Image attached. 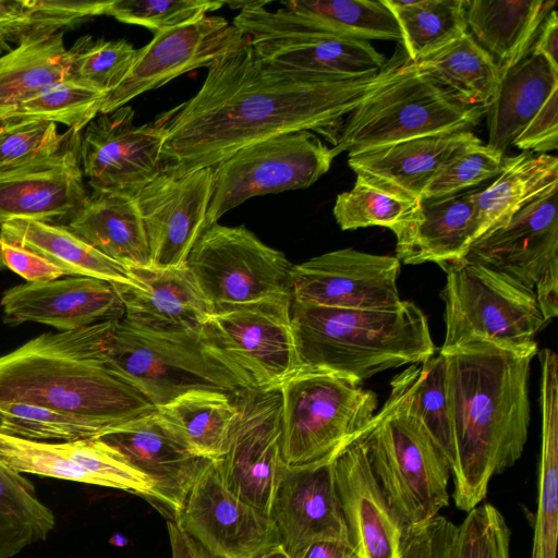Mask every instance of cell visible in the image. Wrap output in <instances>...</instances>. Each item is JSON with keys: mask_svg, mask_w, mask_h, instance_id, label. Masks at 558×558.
I'll return each mask as SVG.
<instances>
[{"mask_svg": "<svg viewBox=\"0 0 558 558\" xmlns=\"http://www.w3.org/2000/svg\"><path fill=\"white\" fill-rule=\"evenodd\" d=\"M408 61L398 47L376 73L329 77L267 62L250 40L211 63L193 97L156 118L165 135L160 172L215 167L245 146L299 131L333 147L345 118Z\"/></svg>", "mask_w": 558, "mask_h": 558, "instance_id": "obj_1", "label": "cell"}, {"mask_svg": "<svg viewBox=\"0 0 558 558\" xmlns=\"http://www.w3.org/2000/svg\"><path fill=\"white\" fill-rule=\"evenodd\" d=\"M439 352L454 452L453 499L458 509L469 512L486 497L490 478L512 466L524 450L534 354L489 342Z\"/></svg>", "mask_w": 558, "mask_h": 558, "instance_id": "obj_2", "label": "cell"}, {"mask_svg": "<svg viewBox=\"0 0 558 558\" xmlns=\"http://www.w3.org/2000/svg\"><path fill=\"white\" fill-rule=\"evenodd\" d=\"M119 320L43 333L0 355V407L24 403L93 420L112 430L156 408L108 364Z\"/></svg>", "mask_w": 558, "mask_h": 558, "instance_id": "obj_3", "label": "cell"}, {"mask_svg": "<svg viewBox=\"0 0 558 558\" xmlns=\"http://www.w3.org/2000/svg\"><path fill=\"white\" fill-rule=\"evenodd\" d=\"M291 328L300 367L329 371L357 381L436 354L428 320L411 301L392 310H345L291 302Z\"/></svg>", "mask_w": 558, "mask_h": 558, "instance_id": "obj_4", "label": "cell"}, {"mask_svg": "<svg viewBox=\"0 0 558 558\" xmlns=\"http://www.w3.org/2000/svg\"><path fill=\"white\" fill-rule=\"evenodd\" d=\"M281 453L287 466L333 460L371 427L377 397L350 377L300 367L280 386Z\"/></svg>", "mask_w": 558, "mask_h": 558, "instance_id": "obj_5", "label": "cell"}, {"mask_svg": "<svg viewBox=\"0 0 558 558\" xmlns=\"http://www.w3.org/2000/svg\"><path fill=\"white\" fill-rule=\"evenodd\" d=\"M362 438L378 487L403 522H427L448 506L449 463L395 387Z\"/></svg>", "mask_w": 558, "mask_h": 558, "instance_id": "obj_6", "label": "cell"}, {"mask_svg": "<svg viewBox=\"0 0 558 558\" xmlns=\"http://www.w3.org/2000/svg\"><path fill=\"white\" fill-rule=\"evenodd\" d=\"M486 110L462 102L409 60L345 118L331 153L336 157L415 137L471 131Z\"/></svg>", "mask_w": 558, "mask_h": 558, "instance_id": "obj_7", "label": "cell"}, {"mask_svg": "<svg viewBox=\"0 0 558 558\" xmlns=\"http://www.w3.org/2000/svg\"><path fill=\"white\" fill-rule=\"evenodd\" d=\"M445 340L440 350L489 342L523 354H536V336L548 323L535 291L480 263L461 259L441 267Z\"/></svg>", "mask_w": 558, "mask_h": 558, "instance_id": "obj_8", "label": "cell"}, {"mask_svg": "<svg viewBox=\"0 0 558 558\" xmlns=\"http://www.w3.org/2000/svg\"><path fill=\"white\" fill-rule=\"evenodd\" d=\"M108 364L155 408L195 390L238 395L236 380L203 349L197 332L147 328L124 317L105 344Z\"/></svg>", "mask_w": 558, "mask_h": 558, "instance_id": "obj_9", "label": "cell"}, {"mask_svg": "<svg viewBox=\"0 0 558 558\" xmlns=\"http://www.w3.org/2000/svg\"><path fill=\"white\" fill-rule=\"evenodd\" d=\"M291 295L227 305L201 325L203 349L243 390L277 389L300 368L292 328Z\"/></svg>", "mask_w": 558, "mask_h": 558, "instance_id": "obj_10", "label": "cell"}, {"mask_svg": "<svg viewBox=\"0 0 558 558\" xmlns=\"http://www.w3.org/2000/svg\"><path fill=\"white\" fill-rule=\"evenodd\" d=\"M333 475L359 558H446L457 525L439 514L421 524L398 518L372 473L362 437L335 457Z\"/></svg>", "mask_w": 558, "mask_h": 558, "instance_id": "obj_11", "label": "cell"}, {"mask_svg": "<svg viewBox=\"0 0 558 558\" xmlns=\"http://www.w3.org/2000/svg\"><path fill=\"white\" fill-rule=\"evenodd\" d=\"M315 133L299 131L245 146L214 169L206 229L251 197L306 189L328 172L333 160Z\"/></svg>", "mask_w": 558, "mask_h": 558, "instance_id": "obj_12", "label": "cell"}, {"mask_svg": "<svg viewBox=\"0 0 558 558\" xmlns=\"http://www.w3.org/2000/svg\"><path fill=\"white\" fill-rule=\"evenodd\" d=\"M185 266L214 308L291 295L293 265L244 226L214 223L199 236Z\"/></svg>", "mask_w": 558, "mask_h": 558, "instance_id": "obj_13", "label": "cell"}, {"mask_svg": "<svg viewBox=\"0 0 558 558\" xmlns=\"http://www.w3.org/2000/svg\"><path fill=\"white\" fill-rule=\"evenodd\" d=\"M238 415L223 454L215 460L226 488L245 502L270 512L286 464L281 453L279 389L241 390Z\"/></svg>", "mask_w": 558, "mask_h": 558, "instance_id": "obj_14", "label": "cell"}, {"mask_svg": "<svg viewBox=\"0 0 558 558\" xmlns=\"http://www.w3.org/2000/svg\"><path fill=\"white\" fill-rule=\"evenodd\" d=\"M267 3H226L241 9L232 24L251 41L326 33L366 41L401 43L398 22L384 0H292L274 11L265 8Z\"/></svg>", "mask_w": 558, "mask_h": 558, "instance_id": "obj_15", "label": "cell"}, {"mask_svg": "<svg viewBox=\"0 0 558 558\" xmlns=\"http://www.w3.org/2000/svg\"><path fill=\"white\" fill-rule=\"evenodd\" d=\"M250 40L225 17L213 15L159 32L138 49L126 76L104 98L99 113L126 106L133 98L161 87L183 73L208 68Z\"/></svg>", "mask_w": 558, "mask_h": 558, "instance_id": "obj_16", "label": "cell"}, {"mask_svg": "<svg viewBox=\"0 0 558 558\" xmlns=\"http://www.w3.org/2000/svg\"><path fill=\"white\" fill-rule=\"evenodd\" d=\"M396 256L341 248L291 270L292 300L345 310H392L402 304Z\"/></svg>", "mask_w": 558, "mask_h": 558, "instance_id": "obj_17", "label": "cell"}, {"mask_svg": "<svg viewBox=\"0 0 558 558\" xmlns=\"http://www.w3.org/2000/svg\"><path fill=\"white\" fill-rule=\"evenodd\" d=\"M131 106L97 114L81 132L83 175L94 191L132 195L160 172L163 132L134 124Z\"/></svg>", "mask_w": 558, "mask_h": 558, "instance_id": "obj_18", "label": "cell"}, {"mask_svg": "<svg viewBox=\"0 0 558 558\" xmlns=\"http://www.w3.org/2000/svg\"><path fill=\"white\" fill-rule=\"evenodd\" d=\"M213 186L214 169L208 167L182 175L159 172L133 194L153 267L185 266L191 250L206 230Z\"/></svg>", "mask_w": 558, "mask_h": 558, "instance_id": "obj_19", "label": "cell"}, {"mask_svg": "<svg viewBox=\"0 0 558 558\" xmlns=\"http://www.w3.org/2000/svg\"><path fill=\"white\" fill-rule=\"evenodd\" d=\"M173 520L213 558H251L279 544L269 513L229 492L215 461Z\"/></svg>", "mask_w": 558, "mask_h": 558, "instance_id": "obj_20", "label": "cell"}, {"mask_svg": "<svg viewBox=\"0 0 558 558\" xmlns=\"http://www.w3.org/2000/svg\"><path fill=\"white\" fill-rule=\"evenodd\" d=\"M0 463L21 474L121 489L150 500L149 480L99 438L34 441L0 433Z\"/></svg>", "mask_w": 558, "mask_h": 558, "instance_id": "obj_21", "label": "cell"}, {"mask_svg": "<svg viewBox=\"0 0 558 558\" xmlns=\"http://www.w3.org/2000/svg\"><path fill=\"white\" fill-rule=\"evenodd\" d=\"M80 135L78 131L68 130L54 153L0 172V226L17 219L68 223L88 195L81 167Z\"/></svg>", "mask_w": 558, "mask_h": 558, "instance_id": "obj_22", "label": "cell"}, {"mask_svg": "<svg viewBox=\"0 0 558 558\" xmlns=\"http://www.w3.org/2000/svg\"><path fill=\"white\" fill-rule=\"evenodd\" d=\"M557 187L553 185L505 225L476 239L463 259L534 290L544 275L558 267Z\"/></svg>", "mask_w": 558, "mask_h": 558, "instance_id": "obj_23", "label": "cell"}, {"mask_svg": "<svg viewBox=\"0 0 558 558\" xmlns=\"http://www.w3.org/2000/svg\"><path fill=\"white\" fill-rule=\"evenodd\" d=\"M269 515L277 529L279 544L292 558H300L318 541L349 539L335 483L333 460L302 466L286 465Z\"/></svg>", "mask_w": 558, "mask_h": 558, "instance_id": "obj_24", "label": "cell"}, {"mask_svg": "<svg viewBox=\"0 0 558 558\" xmlns=\"http://www.w3.org/2000/svg\"><path fill=\"white\" fill-rule=\"evenodd\" d=\"M117 450L150 482V501L173 520L202 474L215 460L181 444L161 423L156 411L98 437Z\"/></svg>", "mask_w": 558, "mask_h": 558, "instance_id": "obj_25", "label": "cell"}, {"mask_svg": "<svg viewBox=\"0 0 558 558\" xmlns=\"http://www.w3.org/2000/svg\"><path fill=\"white\" fill-rule=\"evenodd\" d=\"M0 305L3 322L10 326L35 322L60 331L120 320L124 316L112 283L83 276L12 287L3 293Z\"/></svg>", "mask_w": 558, "mask_h": 558, "instance_id": "obj_26", "label": "cell"}, {"mask_svg": "<svg viewBox=\"0 0 558 558\" xmlns=\"http://www.w3.org/2000/svg\"><path fill=\"white\" fill-rule=\"evenodd\" d=\"M129 270L133 283L113 287L130 322L157 330L198 332L214 312L186 266Z\"/></svg>", "mask_w": 558, "mask_h": 558, "instance_id": "obj_27", "label": "cell"}, {"mask_svg": "<svg viewBox=\"0 0 558 558\" xmlns=\"http://www.w3.org/2000/svg\"><path fill=\"white\" fill-rule=\"evenodd\" d=\"M480 187L421 197L411 219L393 232L399 262L444 267L463 259L474 242L475 194Z\"/></svg>", "mask_w": 558, "mask_h": 558, "instance_id": "obj_28", "label": "cell"}, {"mask_svg": "<svg viewBox=\"0 0 558 558\" xmlns=\"http://www.w3.org/2000/svg\"><path fill=\"white\" fill-rule=\"evenodd\" d=\"M475 138L472 131L410 138L348 154V166L378 186L418 201L448 157Z\"/></svg>", "mask_w": 558, "mask_h": 558, "instance_id": "obj_29", "label": "cell"}, {"mask_svg": "<svg viewBox=\"0 0 558 558\" xmlns=\"http://www.w3.org/2000/svg\"><path fill=\"white\" fill-rule=\"evenodd\" d=\"M267 62L300 72L354 78L383 69L387 58L369 41L326 33L251 41Z\"/></svg>", "mask_w": 558, "mask_h": 558, "instance_id": "obj_30", "label": "cell"}, {"mask_svg": "<svg viewBox=\"0 0 558 558\" xmlns=\"http://www.w3.org/2000/svg\"><path fill=\"white\" fill-rule=\"evenodd\" d=\"M65 226L95 250L128 268L151 266L146 231L132 195L94 191Z\"/></svg>", "mask_w": 558, "mask_h": 558, "instance_id": "obj_31", "label": "cell"}, {"mask_svg": "<svg viewBox=\"0 0 558 558\" xmlns=\"http://www.w3.org/2000/svg\"><path fill=\"white\" fill-rule=\"evenodd\" d=\"M555 0H464L466 32L502 74L531 50Z\"/></svg>", "mask_w": 558, "mask_h": 558, "instance_id": "obj_32", "label": "cell"}, {"mask_svg": "<svg viewBox=\"0 0 558 558\" xmlns=\"http://www.w3.org/2000/svg\"><path fill=\"white\" fill-rule=\"evenodd\" d=\"M558 69L541 53L531 51L501 74L496 95L486 110V145L502 155L513 145L554 90Z\"/></svg>", "mask_w": 558, "mask_h": 558, "instance_id": "obj_33", "label": "cell"}, {"mask_svg": "<svg viewBox=\"0 0 558 558\" xmlns=\"http://www.w3.org/2000/svg\"><path fill=\"white\" fill-rule=\"evenodd\" d=\"M558 184V159L522 151L504 157L496 180L475 194L474 241L505 225L517 211Z\"/></svg>", "mask_w": 558, "mask_h": 558, "instance_id": "obj_34", "label": "cell"}, {"mask_svg": "<svg viewBox=\"0 0 558 558\" xmlns=\"http://www.w3.org/2000/svg\"><path fill=\"white\" fill-rule=\"evenodd\" d=\"M3 242L32 251L59 267L65 276H83L112 284H132L130 270L84 242L65 225L17 219L0 226Z\"/></svg>", "mask_w": 558, "mask_h": 558, "instance_id": "obj_35", "label": "cell"}, {"mask_svg": "<svg viewBox=\"0 0 558 558\" xmlns=\"http://www.w3.org/2000/svg\"><path fill=\"white\" fill-rule=\"evenodd\" d=\"M541 362L542 445L538 499L531 558H556L558 533V359L549 348Z\"/></svg>", "mask_w": 558, "mask_h": 558, "instance_id": "obj_36", "label": "cell"}, {"mask_svg": "<svg viewBox=\"0 0 558 558\" xmlns=\"http://www.w3.org/2000/svg\"><path fill=\"white\" fill-rule=\"evenodd\" d=\"M156 414L186 448L217 460L226 450L238 407L232 395L195 390L156 408Z\"/></svg>", "mask_w": 558, "mask_h": 558, "instance_id": "obj_37", "label": "cell"}, {"mask_svg": "<svg viewBox=\"0 0 558 558\" xmlns=\"http://www.w3.org/2000/svg\"><path fill=\"white\" fill-rule=\"evenodd\" d=\"M64 33L27 39L0 58V116L39 89L71 78Z\"/></svg>", "mask_w": 558, "mask_h": 558, "instance_id": "obj_38", "label": "cell"}, {"mask_svg": "<svg viewBox=\"0 0 558 558\" xmlns=\"http://www.w3.org/2000/svg\"><path fill=\"white\" fill-rule=\"evenodd\" d=\"M414 63L462 102L485 109L493 101L501 78L492 58L468 32Z\"/></svg>", "mask_w": 558, "mask_h": 558, "instance_id": "obj_39", "label": "cell"}, {"mask_svg": "<svg viewBox=\"0 0 558 558\" xmlns=\"http://www.w3.org/2000/svg\"><path fill=\"white\" fill-rule=\"evenodd\" d=\"M403 398L410 413L418 421L449 463L454 452L446 389V366L441 353L397 374L391 383Z\"/></svg>", "mask_w": 558, "mask_h": 558, "instance_id": "obj_40", "label": "cell"}, {"mask_svg": "<svg viewBox=\"0 0 558 558\" xmlns=\"http://www.w3.org/2000/svg\"><path fill=\"white\" fill-rule=\"evenodd\" d=\"M56 518L26 476L0 463V558L47 539Z\"/></svg>", "mask_w": 558, "mask_h": 558, "instance_id": "obj_41", "label": "cell"}, {"mask_svg": "<svg viewBox=\"0 0 558 558\" xmlns=\"http://www.w3.org/2000/svg\"><path fill=\"white\" fill-rule=\"evenodd\" d=\"M412 62L430 56L466 33L464 0H384Z\"/></svg>", "mask_w": 558, "mask_h": 558, "instance_id": "obj_42", "label": "cell"}, {"mask_svg": "<svg viewBox=\"0 0 558 558\" xmlns=\"http://www.w3.org/2000/svg\"><path fill=\"white\" fill-rule=\"evenodd\" d=\"M110 1L0 0V47L64 33L106 13Z\"/></svg>", "mask_w": 558, "mask_h": 558, "instance_id": "obj_43", "label": "cell"}, {"mask_svg": "<svg viewBox=\"0 0 558 558\" xmlns=\"http://www.w3.org/2000/svg\"><path fill=\"white\" fill-rule=\"evenodd\" d=\"M105 97V94L69 78L24 98L0 116V121H47L82 132L99 114Z\"/></svg>", "mask_w": 558, "mask_h": 558, "instance_id": "obj_44", "label": "cell"}, {"mask_svg": "<svg viewBox=\"0 0 558 558\" xmlns=\"http://www.w3.org/2000/svg\"><path fill=\"white\" fill-rule=\"evenodd\" d=\"M416 206L417 201L356 175L353 187L337 196L332 213L342 230L379 226L395 232L411 219Z\"/></svg>", "mask_w": 558, "mask_h": 558, "instance_id": "obj_45", "label": "cell"}, {"mask_svg": "<svg viewBox=\"0 0 558 558\" xmlns=\"http://www.w3.org/2000/svg\"><path fill=\"white\" fill-rule=\"evenodd\" d=\"M110 432L82 416L48 408L13 403L0 407V433L34 441H74L98 438Z\"/></svg>", "mask_w": 558, "mask_h": 558, "instance_id": "obj_46", "label": "cell"}, {"mask_svg": "<svg viewBox=\"0 0 558 558\" xmlns=\"http://www.w3.org/2000/svg\"><path fill=\"white\" fill-rule=\"evenodd\" d=\"M71 78L106 96L126 76L138 49L124 39L105 40L84 36L70 48Z\"/></svg>", "mask_w": 558, "mask_h": 558, "instance_id": "obj_47", "label": "cell"}, {"mask_svg": "<svg viewBox=\"0 0 558 558\" xmlns=\"http://www.w3.org/2000/svg\"><path fill=\"white\" fill-rule=\"evenodd\" d=\"M505 155L477 137L457 148L435 174L422 197L456 194L496 178Z\"/></svg>", "mask_w": 558, "mask_h": 558, "instance_id": "obj_48", "label": "cell"}, {"mask_svg": "<svg viewBox=\"0 0 558 558\" xmlns=\"http://www.w3.org/2000/svg\"><path fill=\"white\" fill-rule=\"evenodd\" d=\"M510 529L492 504L468 512L449 547L446 558H510Z\"/></svg>", "mask_w": 558, "mask_h": 558, "instance_id": "obj_49", "label": "cell"}, {"mask_svg": "<svg viewBox=\"0 0 558 558\" xmlns=\"http://www.w3.org/2000/svg\"><path fill=\"white\" fill-rule=\"evenodd\" d=\"M223 4L222 1L208 0H116L109 2L105 15L157 34L193 22Z\"/></svg>", "mask_w": 558, "mask_h": 558, "instance_id": "obj_50", "label": "cell"}, {"mask_svg": "<svg viewBox=\"0 0 558 558\" xmlns=\"http://www.w3.org/2000/svg\"><path fill=\"white\" fill-rule=\"evenodd\" d=\"M47 121H0V172L13 170L54 153L65 140Z\"/></svg>", "mask_w": 558, "mask_h": 558, "instance_id": "obj_51", "label": "cell"}, {"mask_svg": "<svg viewBox=\"0 0 558 558\" xmlns=\"http://www.w3.org/2000/svg\"><path fill=\"white\" fill-rule=\"evenodd\" d=\"M522 151L548 154L558 147V89L554 90L513 145Z\"/></svg>", "mask_w": 558, "mask_h": 558, "instance_id": "obj_52", "label": "cell"}, {"mask_svg": "<svg viewBox=\"0 0 558 558\" xmlns=\"http://www.w3.org/2000/svg\"><path fill=\"white\" fill-rule=\"evenodd\" d=\"M2 252L7 268L28 282H47L65 276L54 264L21 246L2 241Z\"/></svg>", "mask_w": 558, "mask_h": 558, "instance_id": "obj_53", "label": "cell"}, {"mask_svg": "<svg viewBox=\"0 0 558 558\" xmlns=\"http://www.w3.org/2000/svg\"><path fill=\"white\" fill-rule=\"evenodd\" d=\"M558 47V16L554 9L542 23L531 51L543 54L549 63L558 69L557 64Z\"/></svg>", "mask_w": 558, "mask_h": 558, "instance_id": "obj_54", "label": "cell"}, {"mask_svg": "<svg viewBox=\"0 0 558 558\" xmlns=\"http://www.w3.org/2000/svg\"><path fill=\"white\" fill-rule=\"evenodd\" d=\"M172 558H213L174 520L167 522Z\"/></svg>", "mask_w": 558, "mask_h": 558, "instance_id": "obj_55", "label": "cell"}, {"mask_svg": "<svg viewBox=\"0 0 558 558\" xmlns=\"http://www.w3.org/2000/svg\"><path fill=\"white\" fill-rule=\"evenodd\" d=\"M300 558H359L349 539H324L311 544Z\"/></svg>", "mask_w": 558, "mask_h": 558, "instance_id": "obj_56", "label": "cell"}, {"mask_svg": "<svg viewBox=\"0 0 558 558\" xmlns=\"http://www.w3.org/2000/svg\"><path fill=\"white\" fill-rule=\"evenodd\" d=\"M251 558H292L284 549L283 547L278 544L275 545Z\"/></svg>", "mask_w": 558, "mask_h": 558, "instance_id": "obj_57", "label": "cell"}, {"mask_svg": "<svg viewBox=\"0 0 558 558\" xmlns=\"http://www.w3.org/2000/svg\"><path fill=\"white\" fill-rule=\"evenodd\" d=\"M7 268L5 266V262H4V257H3V252H2V239L0 236V270Z\"/></svg>", "mask_w": 558, "mask_h": 558, "instance_id": "obj_58", "label": "cell"}]
</instances>
